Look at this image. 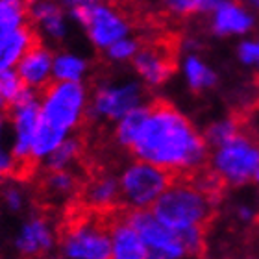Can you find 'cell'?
<instances>
[{"label":"cell","instance_id":"1f68e13d","mask_svg":"<svg viewBox=\"0 0 259 259\" xmlns=\"http://www.w3.org/2000/svg\"><path fill=\"white\" fill-rule=\"evenodd\" d=\"M255 215H257V211L252 204L248 202H241V204L235 205V219L239 222H243V224H250V222L255 221Z\"/></svg>","mask_w":259,"mask_h":259},{"label":"cell","instance_id":"603a6c76","mask_svg":"<svg viewBox=\"0 0 259 259\" xmlns=\"http://www.w3.org/2000/svg\"><path fill=\"white\" fill-rule=\"evenodd\" d=\"M241 132H243V126H241L239 119H235L232 115H224V117L211 120L209 124L204 128L202 134H204V139L211 150L215 146H221L224 143H228V141H232Z\"/></svg>","mask_w":259,"mask_h":259},{"label":"cell","instance_id":"4fadbf2b","mask_svg":"<svg viewBox=\"0 0 259 259\" xmlns=\"http://www.w3.org/2000/svg\"><path fill=\"white\" fill-rule=\"evenodd\" d=\"M70 17L61 0H30V22L33 30L50 43H61L70 33Z\"/></svg>","mask_w":259,"mask_h":259},{"label":"cell","instance_id":"8d00e7d4","mask_svg":"<svg viewBox=\"0 0 259 259\" xmlns=\"http://www.w3.org/2000/svg\"><path fill=\"white\" fill-rule=\"evenodd\" d=\"M250 4L254 6L255 10H259V0H250Z\"/></svg>","mask_w":259,"mask_h":259},{"label":"cell","instance_id":"52a82bcc","mask_svg":"<svg viewBox=\"0 0 259 259\" xmlns=\"http://www.w3.org/2000/svg\"><path fill=\"white\" fill-rule=\"evenodd\" d=\"M172 184V174L154 163L132 159L120 168V204L130 211L152 209Z\"/></svg>","mask_w":259,"mask_h":259},{"label":"cell","instance_id":"5b68a950","mask_svg":"<svg viewBox=\"0 0 259 259\" xmlns=\"http://www.w3.org/2000/svg\"><path fill=\"white\" fill-rule=\"evenodd\" d=\"M209 170L228 187H243L254 182L259 167V139L241 132L237 137L209 150Z\"/></svg>","mask_w":259,"mask_h":259},{"label":"cell","instance_id":"2e32d148","mask_svg":"<svg viewBox=\"0 0 259 259\" xmlns=\"http://www.w3.org/2000/svg\"><path fill=\"white\" fill-rule=\"evenodd\" d=\"M255 19L252 17L244 6L237 2H224L222 0L219 8L213 11L211 19V32L219 37H228V35H246L254 30Z\"/></svg>","mask_w":259,"mask_h":259},{"label":"cell","instance_id":"cb8c5ba5","mask_svg":"<svg viewBox=\"0 0 259 259\" xmlns=\"http://www.w3.org/2000/svg\"><path fill=\"white\" fill-rule=\"evenodd\" d=\"M43 189L54 200H67L78 191V178L76 174L67 170H47V176L43 180Z\"/></svg>","mask_w":259,"mask_h":259},{"label":"cell","instance_id":"7a4b0ae2","mask_svg":"<svg viewBox=\"0 0 259 259\" xmlns=\"http://www.w3.org/2000/svg\"><path fill=\"white\" fill-rule=\"evenodd\" d=\"M91 91L85 81H52L41 91V117L33 141V163H43L83 124Z\"/></svg>","mask_w":259,"mask_h":259},{"label":"cell","instance_id":"7402d4cb","mask_svg":"<svg viewBox=\"0 0 259 259\" xmlns=\"http://www.w3.org/2000/svg\"><path fill=\"white\" fill-rule=\"evenodd\" d=\"M30 21V0H0V39Z\"/></svg>","mask_w":259,"mask_h":259},{"label":"cell","instance_id":"484cf974","mask_svg":"<svg viewBox=\"0 0 259 259\" xmlns=\"http://www.w3.org/2000/svg\"><path fill=\"white\" fill-rule=\"evenodd\" d=\"M222 0H163V8L172 17H191L196 13H213Z\"/></svg>","mask_w":259,"mask_h":259},{"label":"cell","instance_id":"9a60e30c","mask_svg":"<svg viewBox=\"0 0 259 259\" xmlns=\"http://www.w3.org/2000/svg\"><path fill=\"white\" fill-rule=\"evenodd\" d=\"M111 259H148V248L141 233L128 221V217H115L109 222Z\"/></svg>","mask_w":259,"mask_h":259},{"label":"cell","instance_id":"7c38bea8","mask_svg":"<svg viewBox=\"0 0 259 259\" xmlns=\"http://www.w3.org/2000/svg\"><path fill=\"white\" fill-rule=\"evenodd\" d=\"M58 244L54 224L43 215H30L13 237V248L22 259H39L49 255Z\"/></svg>","mask_w":259,"mask_h":259},{"label":"cell","instance_id":"83f0119b","mask_svg":"<svg viewBox=\"0 0 259 259\" xmlns=\"http://www.w3.org/2000/svg\"><path fill=\"white\" fill-rule=\"evenodd\" d=\"M141 49L139 39L132 37V35H126V37L119 39L117 43H113L108 50H104L106 54V60L111 61V63L122 65V63H132L134 58L137 56Z\"/></svg>","mask_w":259,"mask_h":259},{"label":"cell","instance_id":"6da1fadb","mask_svg":"<svg viewBox=\"0 0 259 259\" xmlns=\"http://www.w3.org/2000/svg\"><path fill=\"white\" fill-rule=\"evenodd\" d=\"M132 156L154 163L170 174H198L209 159V146L193 120L168 102L148 104V115Z\"/></svg>","mask_w":259,"mask_h":259},{"label":"cell","instance_id":"d6986e66","mask_svg":"<svg viewBox=\"0 0 259 259\" xmlns=\"http://www.w3.org/2000/svg\"><path fill=\"white\" fill-rule=\"evenodd\" d=\"M180 70L185 80V85L193 93H205L213 89L219 81V76L209 65L205 63L198 54H187L180 61Z\"/></svg>","mask_w":259,"mask_h":259},{"label":"cell","instance_id":"4316f807","mask_svg":"<svg viewBox=\"0 0 259 259\" xmlns=\"http://www.w3.org/2000/svg\"><path fill=\"white\" fill-rule=\"evenodd\" d=\"M0 202L4 205V209L13 215L22 213L28 205V193L24 185L19 182H11V180L4 182L0 185Z\"/></svg>","mask_w":259,"mask_h":259},{"label":"cell","instance_id":"d590c367","mask_svg":"<svg viewBox=\"0 0 259 259\" xmlns=\"http://www.w3.org/2000/svg\"><path fill=\"white\" fill-rule=\"evenodd\" d=\"M252 184L259 185V167H257V170H255V174H254V182H252Z\"/></svg>","mask_w":259,"mask_h":259},{"label":"cell","instance_id":"f546056e","mask_svg":"<svg viewBox=\"0 0 259 259\" xmlns=\"http://www.w3.org/2000/svg\"><path fill=\"white\" fill-rule=\"evenodd\" d=\"M19 172H22L21 163L17 161L15 156L11 154L10 148H0V185L11 180L13 176H17Z\"/></svg>","mask_w":259,"mask_h":259},{"label":"cell","instance_id":"e0dca14e","mask_svg":"<svg viewBox=\"0 0 259 259\" xmlns=\"http://www.w3.org/2000/svg\"><path fill=\"white\" fill-rule=\"evenodd\" d=\"M83 202L91 209L102 213V211L113 209L115 205L120 204V185L119 176L113 174H98L87 182L83 187Z\"/></svg>","mask_w":259,"mask_h":259},{"label":"cell","instance_id":"836d02e7","mask_svg":"<svg viewBox=\"0 0 259 259\" xmlns=\"http://www.w3.org/2000/svg\"><path fill=\"white\" fill-rule=\"evenodd\" d=\"M6 137H8V122H6L4 115L0 113V148L4 146Z\"/></svg>","mask_w":259,"mask_h":259},{"label":"cell","instance_id":"ffe728a7","mask_svg":"<svg viewBox=\"0 0 259 259\" xmlns=\"http://www.w3.org/2000/svg\"><path fill=\"white\" fill-rule=\"evenodd\" d=\"M91 63L74 50H58L54 54V81H85Z\"/></svg>","mask_w":259,"mask_h":259},{"label":"cell","instance_id":"9c48e42d","mask_svg":"<svg viewBox=\"0 0 259 259\" xmlns=\"http://www.w3.org/2000/svg\"><path fill=\"white\" fill-rule=\"evenodd\" d=\"M60 250L65 259H111L109 222L95 217L76 219L61 233Z\"/></svg>","mask_w":259,"mask_h":259},{"label":"cell","instance_id":"74e56055","mask_svg":"<svg viewBox=\"0 0 259 259\" xmlns=\"http://www.w3.org/2000/svg\"><path fill=\"white\" fill-rule=\"evenodd\" d=\"M52 259H65V257H63V255H61V257H52Z\"/></svg>","mask_w":259,"mask_h":259},{"label":"cell","instance_id":"30bf717a","mask_svg":"<svg viewBox=\"0 0 259 259\" xmlns=\"http://www.w3.org/2000/svg\"><path fill=\"white\" fill-rule=\"evenodd\" d=\"M8 113L11 132L10 150L21 163L22 170H28V165L33 163V141L41 117V93L26 87L21 97L8 108Z\"/></svg>","mask_w":259,"mask_h":259},{"label":"cell","instance_id":"277c9868","mask_svg":"<svg viewBox=\"0 0 259 259\" xmlns=\"http://www.w3.org/2000/svg\"><path fill=\"white\" fill-rule=\"evenodd\" d=\"M126 217L145 241L148 259H187L204 250V230L182 233L165 224L152 209L128 211Z\"/></svg>","mask_w":259,"mask_h":259},{"label":"cell","instance_id":"4dcf8cb0","mask_svg":"<svg viewBox=\"0 0 259 259\" xmlns=\"http://www.w3.org/2000/svg\"><path fill=\"white\" fill-rule=\"evenodd\" d=\"M237 58L243 65H257L259 63V39H244L237 47Z\"/></svg>","mask_w":259,"mask_h":259},{"label":"cell","instance_id":"8992f818","mask_svg":"<svg viewBox=\"0 0 259 259\" xmlns=\"http://www.w3.org/2000/svg\"><path fill=\"white\" fill-rule=\"evenodd\" d=\"M146 85L141 80L122 78V80L98 81L91 91L87 119L98 124H115L130 111L145 106Z\"/></svg>","mask_w":259,"mask_h":259},{"label":"cell","instance_id":"44dd1931","mask_svg":"<svg viewBox=\"0 0 259 259\" xmlns=\"http://www.w3.org/2000/svg\"><path fill=\"white\" fill-rule=\"evenodd\" d=\"M146 115H148V104L134 109V111H130L128 115H124L122 119L115 122L113 139L120 148L132 150V146H134V143L137 141V137L141 134V128L145 124Z\"/></svg>","mask_w":259,"mask_h":259},{"label":"cell","instance_id":"f35d334b","mask_svg":"<svg viewBox=\"0 0 259 259\" xmlns=\"http://www.w3.org/2000/svg\"><path fill=\"white\" fill-rule=\"evenodd\" d=\"M257 67H259V63H257Z\"/></svg>","mask_w":259,"mask_h":259},{"label":"cell","instance_id":"ba28073f","mask_svg":"<svg viewBox=\"0 0 259 259\" xmlns=\"http://www.w3.org/2000/svg\"><path fill=\"white\" fill-rule=\"evenodd\" d=\"M69 17L85 32L89 43L102 52L132 32L128 17L109 2L74 6L69 8Z\"/></svg>","mask_w":259,"mask_h":259},{"label":"cell","instance_id":"e575fe53","mask_svg":"<svg viewBox=\"0 0 259 259\" xmlns=\"http://www.w3.org/2000/svg\"><path fill=\"white\" fill-rule=\"evenodd\" d=\"M8 108H10V106H8V104L4 102V98L0 97V113H4V111H6Z\"/></svg>","mask_w":259,"mask_h":259},{"label":"cell","instance_id":"8fae6325","mask_svg":"<svg viewBox=\"0 0 259 259\" xmlns=\"http://www.w3.org/2000/svg\"><path fill=\"white\" fill-rule=\"evenodd\" d=\"M135 74L146 87L157 89L163 87L176 70V58L167 43L141 45L139 52L132 61Z\"/></svg>","mask_w":259,"mask_h":259},{"label":"cell","instance_id":"3957f363","mask_svg":"<svg viewBox=\"0 0 259 259\" xmlns=\"http://www.w3.org/2000/svg\"><path fill=\"white\" fill-rule=\"evenodd\" d=\"M219 196L204 189L196 178L176 180L161 194L152 211L170 228L185 233L204 230L213 217Z\"/></svg>","mask_w":259,"mask_h":259},{"label":"cell","instance_id":"5bb4252c","mask_svg":"<svg viewBox=\"0 0 259 259\" xmlns=\"http://www.w3.org/2000/svg\"><path fill=\"white\" fill-rule=\"evenodd\" d=\"M54 54L49 45L39 41L28 50L15 69L24 87L41 93L54 81Z\"/></svg>","mask_w":259,"mask_h":259},{"label":"cell","instance_id":"d6a6232c","mask_svg":"<svg viewBox=\"0 0 259 259\" xmlns=\"http://www.w3.org/2000/svg\"><path fill=\"white\" fill-rule=\"evenodd\" d=\"M97 2H106V0H61V4L67 8H74V6L81 4H97Z\"/></svg>","mask_w":259,"mask_h":259},{"label":"cell","instance_id":"d4e9b609","mask_svg":"<svg viewBox=\"0 0 259 259\" xmlns=\"http://www.w3.org/2000/svg\"><path fill=\"white\" fill-rule=\"evenodd\" d=\"M81 154V141L76 135H70L43 161L45 170H67L78 161Z\"/></svg>","mask_w":259,"mask_h":259},{"label":"cell","instance_id":"f1b7e54d","mask_svg":"<svg viewBox=\"0 0 259 259\" xmlns=\"http://www.w3.org/2000/svg\"><path fill=\"white\" fill-rule=\"evenodd\" d=\"M24 89L26 87H24L21 76L17 74L15 69L0 70V97L4 98V102L8 106H11V104L15 102L17 98L22 95Z\"/></svg>","mask_w":259,"mask_h":259},{"label":"cell","instance_id":"ac0fdd59","mask_svg":"<svg viewBox=\"0 0 259 259\" xmlns=\"http://www.w3.org/2000/svg\"><path fill=\"white\" fill-rule=\"evenodd\" d=\"M37 43V32L33 26H22L0 39V70L17 69V65Z\"/></svg>","mask_w":259,"mask_h":259}]
</instances>
